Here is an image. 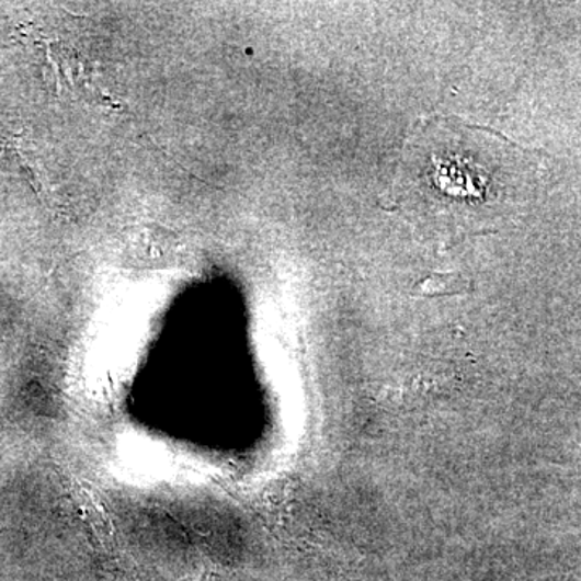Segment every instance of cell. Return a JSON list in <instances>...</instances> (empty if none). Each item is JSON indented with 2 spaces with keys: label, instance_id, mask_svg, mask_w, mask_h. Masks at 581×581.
Listing matches in <instances>:
<instances>
[{
  "label": "cell",
  "instance_id": "3957f363",
  "mask_svg": "<svg viewBox=\"0 0 581 581\" xmlns=\"http://www.w3.org/2000/svg\"><path fill=\"white\" fill-rule=\"evenodd\" d=\"M464 290L465 283L460 282V280L436 278L423 283L419 294H422V296H440V294H457L464 293Z\"/></svg>",
  "mask_w": 581,
  "mask_h": 581
},
{
  "label": "cell",
  "instance_id": "6da1fadb",
  "mask_svg": "<svg viewBox=\"0 0 581 581\" xmlns=\"http://www.w3.org/2000/svg\"><path fill=\"white\" fill-rule=\"evenodd\" d=\"M508 145L451 119L429 122L407 149L402 193L425 215L454 214L464 221L467 215L478 224V214L488 218L502 201L508 172L502 160L517 153Z\"/></svg>",
  "mask_w": 581,
  "mask_h": 581
},
{
  "label": "cell",
  "instance_id": "7a4b0ae2",
  "mask_svg": "<svg viewBox=\"0 0 581 581\" xmlns=\"http://www.w3.org/2000/svg\"><path fill=\"white\" fill-rule=\"evenodd\" d=\"M9 152L10 160H12V162L15 163L16 167H19L20 173H22L23 176L29 180V183L31 184V186H33V190L36 191V193L39 194L43 200H46V184H44V181L41 180V173L37 172L36 166L31 162L29 156L23 152L22 147H20V145H12L9 147Z\"/></svg>",
  "mask_w": 581,
  "mask_h": 581
}]
</instances>
